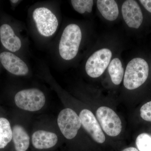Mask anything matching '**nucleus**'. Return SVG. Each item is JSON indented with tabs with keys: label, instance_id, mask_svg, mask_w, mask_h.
I'll use <instances>...</instances> for the list:
<instances>
[{
	"label": "nucleus",
	"instance_id": "nucleus-1",
	"mask_svg": "<svg viewBox=\"0 0 151 151\" xmlns=\"http://www.w3.org/2000/svg\"><path fill=\"white\" fill-rule=\"evenodd\" d=\"M82 39L81 29L78 25H68L63 30L59 45V51L63 59H73L78 53Z\"/></svg>",
	"mask_w": 151,
	"mask_h": 151
},
{
	"label": "nucleus",
	"instance_id": "nucleus-2",
	"mask_svg": "<svg viewBox=\"0 0 151 151\" xmlns=\"http://www.w3.org/2000/svg\"><path fill=\"white\" fill-rule=\"evenodd\" d=\"M149 65L145 60L137 58L127 64L124 79V85L127 89L133 90L142 85L148 77Z\"/></svg>",
	"mask_w": 151,
	"mask_h": 151
},
{
	"label": "nucleus",
	"instance_id": "nucleus-3",
	"mask_svg": "<svg viewBox=\"0 0 151 151\" xmlns=\"http://www.w3.org/2000/svg\"><path fill=\"white\" fill-rule=\"evenodd\" d=\"M14 101L16 105L20 109L34 112L43 108L46 98L43 92L40 89L32 88L17 92L15 96Z\"/></svg>",
	"mask_w": 151,
	"mask_h": 151
},
{
	"label": "nucleus",
	"instance_id": "nucleus-4",
	"mask_svg": "<svg viewBox=\"0 0 151 151\" xmlns=\"http://www.w3.org/2000/svg\"><path fill=\"white\" fill-rule=\"evenodd\" d=\"M33 18L41 35L49 37L53 35L57 29L58 20L48 9L45 7L36 9L33 13Z\"/></svg>",
	"mask_w": 151,
	"mask_h": 151
},
{
	"label": "nucleus",
	"instance_id": "nucleus-5",
	"mask_svg": "<svg viewBox=\"0 0 151 151\" xmlns=\"http://www.w3.org/2000/svg\"><path fill=\"white\" fill-rule=\"evenodd\" d=\"M112 57V51L109 49L102 48L97 50L86 61V73L92 78L100 77L110 64Z\"/></svg>",
	"mask_w": 151,
	"mask_h": 151
},
{
	"label": "nucleus",
	"instance_id": "nucleus-6",
	"mask_svg": "<svg viewBox=\"0 0 151 151\" xmlns=\"http://www.w3.org/2000/svg\"><path fill=\"white\" fill-rule=\"evenodd\" d=\"M57 123L60 132L68 139L75 137L81 126L80 117L70 108H65L60 111Z\"/></svg>",
	"mask_w": 151,
	"mask_h": 151
},
{
	"label": "nucleus",
	"instance_id": "nucleus-7",
	"mask_svg": "<svg viewBox=\"0 0 151 151\" xmlns=\"http://www.w3.org/2000/svg\"><path fill=\"white\" fill-rule=\"evenodd\" d=\"M96 115L102 129L108 136L116 137L120 134L122 122L112 109L105 106L100 107L96 111Z\"/></svg>",
	"mask_w": 151,
	"mask_h": 151
},
{
	"label": "nucleus",
	"instance_id": "nucleus-8",
	"mask_svg": "<svg viewBox=\"0 0 151 151\" xmlns=\"http://www.w3.org/2000/svg\"><path fill=\"white\" fill-rule=\"evenodd\" d=\"M79 116L81 125L93 139L100 144L104 143L105 140V135L93 113L89 110L84 109L80 112Z\"/></svg>",
	"mask_w": 151,
	"mask_h": 151
},
{
	"label": "nucleus",
	"instance_id": "nucleus-9",
	"mask_svg": "<svg viewBox=\"0 0 151 151\" xmlns=\"http://www.w3.org/2000/svg\"><path fill=\"white\" fill-rule=\"evenodd\" d=\"M122 14L124 21L129 27L138 29L140 27L143 22V14L136 1H125L122 6Z\"/></svg>",
	"mask_w": 151,
	"mask_h": 151
},
{
	"label": "nucleus",
	"instance_id": "nucleus-10",
	"mask_svg": "<svg viewBox=\"0 0 151 151\" xmlns=\"http://www.w3.org/2000/svg\"><path fill=\"white\" fill-rule=\"evenodd\" d=\"M0 60L6 70L14 75L25 76L29 71L27 65L21 59L8 52L0 54Z\"/></svg>",
	"mask_w": 151,
	"mask_h": 151
},
{
	"label": "nucleus",
	"instance_id": "nucleus-11",
	"mask_svg": "<svg viewBox=\"0 0 151 151\" xmlns=\"http://www.w3.org/2000/svg\"><path fill=\"white\" fill-rule=\"evenodd\" d=\"M58 141L56 134L45 130L36 131L32 136V145L38 150L51 148L56 145Z\"/></svg>",
	"mask_w": 151,
	"mask_h": 151
},
{
	"label": "nucleus",
	"instance_id": "nucleus-12",
	"mask_svg": "<svg viewBox=\"0 0 151 151\" xmlns=\"http://www.w3.org/2000/svg\"><path fill=\"white\" fill-rule=\"evenodd\" d=\"M0 38L3 46L12 52L18 51L21 47V41L8 24H4L0 27Z\"/></svg>",
	"mask_w": 151,
	"mask_h": 151
},
{
	"label": "nucleus",
	"instance_id": "nucleus-13",
	"mask_svg": "<svg viewBox=\"0 0 151 151\" xmlns=\"http://www.w3.org/2000/svg\"><path fill=\"white\" fill-rule=\"evenodd\" d=\"M12 139L16 151H26L30 145V138L24 128L16 125L12 129Z\"/></svg>",
	"mask_w": 151,
	"mask_h": 151
},
{
	"label": "nucleus",
	"instance_id": "nucleus-14",
	"mask_svg": "<svg viewBox=\"0 0 151 151\" xmlns=\"http://www.w3.org/2000/svg\"><path fill=\"white\" fill-rule=\"evenodd\" d=\"M97 7L104 18L109 21H115L119 15L118 4L114 0H98Z\"/></svg>",
	"mask_w": 151,
	"mask_h": 151
},
{
	"label": "nucleus",
	"instance_id": "nucleus-15",
	"mask_svg": "<svg viewBox=\"0 0 151 151\" xmlns=\"http://www.w3.org/2000/svg\"><path fill=\"white\" fill-rule=\"evenodd\" d=\"M108 70L113 84L118 85L122 83L124 76V69L119 58H115L111 60L108 65Z\"/></svg>",
	"mask_w": 151,
	"mask_h": 151
},
{
	"label": "nucleus",
	"instance_id": "nucleus-16",
	"mask_svg": "<svg viewBox=\"0 0 151 151\" xmlns=\"http://www.w3.org/2000/svg\"><path fill=\"white\" fill-rule=\"evenodd\" d=\"M12 139V129L8 120L0 118V149H4Z\"/></svg>",
	"mask_w": 151,
	"mask_h": 151
},
{
	"label": "nucleus",
	"instance_id": "nucleus-17",
	"mask_svg": "<svg viewBox=\"0 0 151 151\" xmlns=\"http://www.w3.org/2000/svg\"><path fill=\"white\" fill-rule=\"evenodd\" d=\"M71 3L76 11L83 14L86 12H92L94 1L92 0H72Z\"/></svg>",
	"mask_w": 151,
	"mask_h": 151
},
{
	"label": "nucleus",
	"instance_id": "nucleus-18",
	"mask_svg": "<svg viewBox=\"0 0 151 151\" xmlns=\"http://www.w3.org/2000/svg\"><path fill=\"white\" fill-rule=\"evenodd\" d=\"M136 145L139 151H151V136L146 133L139 135L136 139Z\"/></svg>",
	"mask_w": 151,
	"mask_h": 151
},
{
	"label": "nucleus",
	"instance_id": "nucleus-19",
	"mask_svg": "<svg viewBox=\"0 0 151 151\" xmlns=\"http://www.w3.org/2000/svg\"><path fill=\"white\" fill-rule=\"evenodd\" d=\"M140 116L145 121L151 122V101L145 103L141 107Z\"/></svg>",
	"mask_w": 151,
	"mask_h": 151
},
{
	"label": "nucleus",
	"instance_id": "nucleus-20",
	"mask_svg": "<svg viewBox=\"0 0 151 151\" xmlns=\"http://www.w3.org/2000/svg\"><path fill=\"white\" fill-rule=\"evenodd\" d=\"M139 1L147 11L151 13V0H140Z\"/></svg>",
	"mask_w": 151,
	"mask_h": 151
},
{
	"label": "nucleus",
	"instance_id": "nucleus-21",
	"mask_svg": "<svg viewBox=\"0 0 151 151\" xmlns=\"http://www.w3.org/2000/svg\"><path fill=\"white\" fill-rule=\"evenodd\" d=\"M122 151H138L137 149L133 147H131L127 148L124 149Z\"/></svg>",
	"mask_w": 151,
	"mask_h": 151
},
{
	"label": "nucleus",
	"instance_id": "nucleus-22",
	"mask_svg": "<svg viewBox=\"0 0 151 151\" xmlns=\"http://www.w3.org/2000/svg\"><path fill=\"white\" fill-rule=\"evenodd\" d=\"M11 1L12 2V3H14V4H16L17 2L18 1H17V0H12V1Z\"/></svg>",
	"mask_w": 151,
	"mask_h": 151
}]
</instances>
